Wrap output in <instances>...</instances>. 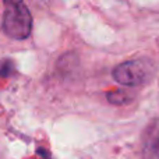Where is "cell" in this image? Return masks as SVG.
<instances>
[{
  "instance_id": "obj_2",
  "label": "cell",
  "mask_w": 159,
  "mask_h": 159,
  "mask_svg": "<svg viewBox=\"0 0 159 159\" xmlns=\"http://www.w3.org/2000/svg\"><path fill=\"white\" fill-rule=\"evenodd\" d=\"M4 32L13 39H25L32 30V17L27 6L21 2H10L6 4L3 16Z\"/></svg>"
},
{
  "instance_id": "obj_3",
  "label": "cell",
  "mask_w": 159,
  "mask_h": 159,
  "mask_svg": "<svg viewBox=\"0 0 159 159\" xmlns=\"http://www.w3.org/2000/svg\"><path fill=\"white\" fill-rule=\"evenodd\" d=\"M143 159H159V117L154 119L144 131Z\"/></svg>"
},
{
  "instance_id": "obj_4",
  "label": "cell",
  "mask_w": 159,
  "mask_h": 159,
  "mask_svg": "<svg viewBox=\"0 0 159 159\" xmlns=\"http://www.w3.org/2000/svg\"><path fill=\"white\" fill-rule=\"evenodd\" d=\"M107 99H109L110 103L121 105L129 101V95H127L126 91H113V92L107 93Z\"/></svg>"
},
{
  "instance_id": "obj_1",
  "label": "cell",
  "mask_w": 159,
  "mask_h": 159,
  "mask_svg": "<svg viewBox=\"0 0 159 159\" xmlns=\"http://www.w3.org/2000/svg\"><path fill=\"white\" fill-rule=\"evenodd\" d=\"M155 73V67L151 60L143 59H133L120 63L113 70V78L119 84L124 87H140L152 78Z\"/></svg>"
}]
</instances>
